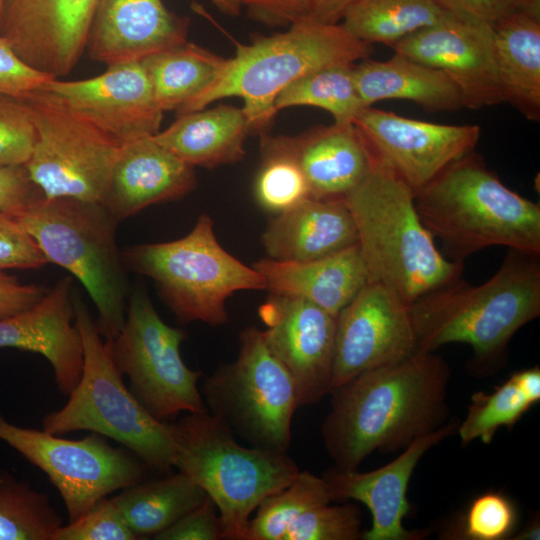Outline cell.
<instances>
[{
    "mask_svg": "<svg viewBox=\"0 0 540 540\" xmlns=\"http://www.w3.org/2000/svg\"><path fill=\"white\" fill-rule=\"evenodd\" d=\"M450 378L440 355L418 351L334 388L321 425L333 467L355 470L372 453L403 450L448 423Z\"/></svg>",
    "mask_w": 540,
    "mask_h": 540,
    "instance_id": "obj_1",
    "label": "cell"
},
{
    "mask_svg": "<svg viewBox=\"0 0 540 540\" xmlns=\"http://www.w3.org/2000/svg\"><path fill=\"white\" fill-rule=\"evenodd\" d=\"M539 256L509 248L484 283L460 278L411 304L419 351L463 343L479 364L497 360L514 334L540 315Z\"/></svg>",
    "mask_w": 540,
    "mask_h": 540,
    "instance_id": "obj_2",
    "label": "cell"
},
{
    "mask_svg": "<svg viewBox=\"0 0 540 540\" xmlns=\"http://www.w3.org/2000/svg\"><path fill=\"white\" fill-rule=\"evenodd\" d=\"M415 207L452 261L491 246L540 255L539 205L503 184L474 151L416 193Z\"/></svg>",
    "mask_w": 540,
    "mask_h": 540,
    "instance_id": "obj_3",
    "label": "cell"
},
{
    "mask_svg": "<svg viewBox=\"0 0 540 540\" xmlns=\"http://www.w3.org/2000/svg\"><path fill=\"white\" fill-rule=\"evenodd\" d=\"M358 234L369 283H379L410 306L461 278L464 264L446 258L422 223L414 192L375 163L344 199Z\"/></svg>",
    "mask_w": 540,
    "mask_h": 540,
    "instance_id": "obj_4",
    "label": "cell"
},
{
    "mask_svg": "<svg viewBox=\"0 0 540 540\" xmlns=\"http://www.w3.org/2000/svg\"><path fill=\"white\" fill-rule=\"evenodd\" d=\"M6 212L48 262L82 283L96 306L98 331L105 339L115 338L124 324L130 293L117 244L119 222L101 202L43 194Z\"/></svg>",
    "mask_w": 540,
    "mask_h": 540,
    "instance_id": "obj_5",
    "label": "cell"
},
{
    "mask_svg": "<svg viewBox=\"0 0 540 540\" xmlns=\"http://www.w3.org/2000/svg\"><path fill=\"white\" fill-rule=\"evenodd\" d=\"M74 323L83 349L82 374L68 401L43 418L44 431L63 435L89 431L120 443L148 468H174L176 442L172 423L154 418L124 384L105 339L79 291L73 287Z\"/></svg>",
    "mask_w": 540,
    "mask_h": 540,
    "instance_id": "obj_6",
    "label": "cell"
},
{
    "mask_svg": "<svg viewBox=\"0 0 540 540\" xmlns=\"http://www.w3.org/2000/svg\"><path fill=\"white\" fill-rule=\"evenodd\" d=\"M371 50L370 44L352 36L342 24H323L306 18L284 32L255 35L249 44L238 43L222 76L177 114L237 96L243 100L250 133L262 135L277 114V96L289 84L325 67L354 64L367 58Z\"/></svg>",
    "mask_w": 540,
    "mask_h": 540,
    "instance_id": "obj_7",
    "label": "cell"
},
{
    "mask_svg": "<svg viewBox=\"0 0 540 540\" xmlns=\"http://www.w3.org/2000/svg\"><path fill=\"white\" fill-rule=\"evenodd\" d=\"M174 467L198 484L217 507L223 539L245 540L250 515L300 472L287 453L240 445L211 413L172 422Z\"/></svg>",
    "mask_w": 540,
    "mask_h": 540,
    "instance_id": "obj_8",
    "label": "cell"
},
{
    "mask_svg": "<svg viewBox=\"0 0 540 540\" xmlns=\"http://www.w3.org/2000/svg\"><path fill=\"white\" fill-rule=\"evenodd\" d=\"M127 270L153 280L163 302L182 323L228 321L226 300L242 290H264L266 282L218 242L207 214L179 239L121 249Z\"/></svg>",
    "mask_w": 540,
    "mask_h": 540,
    "instance_id": "obj_9",
    "label": "cell"
},
{
    "mask_svg": "<svg viewBox=\"0 0 540 540\" xmlns=\"http://www.w3.org/2000/svg\"><path fill=\"white\" fill-rule=\"evenodd\" d=\"M237 358L205 378L207 410L253 447L287 453L299 404L297 385L267 346L262 330L239 335Z\"/></svg>",
    "mask_w": 540,
    "mask_h": 540,
    "instance_id": "obj_10",
    "label": "cell"
},
{
    "mask_svg": "<svg viewBox=\"0 0 540 540\" xmlns=\"http://www.w3.org/2000/svg\"><path fill=\"white\" fill-rule=\"evenodd\" d=\"M22 98L36 127L32 182L46 197L101 202L122 144L43 87Z\"/></svg>",
    "mask_w": 540,
    "mask_h": 540,
    "instance_id": "obj_11",
    "label": "cell"
},
{
    "mask_svg": "<svg viewBox=\"0 0 540 540\" xmlns=\"http://www.w3.org/2000/svg\"><path fill=\"white\" fill-rule=\"evenodd\" d=\"M183 329L163 321L149 295L137 287L129 293L124 324L111 339L113 361L129 389L157 420L180 413H203L207 407L198 388L201 372L183 361Z\"/></svg>",
    "mask_w": 540,
    "mask_h": 540,
    "instance_id": "obj_12",
    "label": "cell"
},
{
    "mask_svg": "<svg viewBox=\"0 0 540 540\" xmlns=\"http://www.w3.org/2000/svg\"><path fill=\"white\" fill-rule=\"evenodd\" d=\"M0 440L47 475L63 499L69 522L113 492L144 480L148 469L132 452L112 446L97 433L66 439L17 426L1 413Z\"/></svg>",
    "mask_w": 540,
    "mask_h": 540,
    "instance_id": "obj_13",
    "label": "cell"
},
{
    "mask_svg": "<svg viewBox=\"0 0 540 540\" xmlns=\"http://www.w3.org/2000/svg\"><path fill=\"white\" fill-rule=\"evenodd\" d=\"M353 124L367 143L375 163L418 193L448 165L474 151L478 125H450L363 108Z\"/></svg>",
    "mask_w": 540,
    "mask_h": 540,
    "instance_id": "obj_14",
    "label": "cell"
},
{
    "mask_svg": "<svg viewBox=\"0 0 540 540\" xmlns=\"http://www.w3.org/2000/svg\"><path fill=\"white\" fill-rule=\"evenodd\" d=\"M418 351L410 306L381 284L368 283L336 316L332 390Z\"/></svg>",
    "mask_w": 540,
    "mask_h": 540,
    "instance_id": "obj_15",
    "label": "cell"
},
{
    "mask_svg": "<svg viewBox=\"0 0 540 540\" xmlns=\"http://www.w3.org/2000/svg\"><path fill=\"white\" fill-rule=\"evenodd\" d=\"M267 346L293 377L300 407L332 391L336 316L312 302L273 294L259 308Z\"/></svg>",
    "mask_w": 540,
    "mask_h": 540,
    "instance_id": "obj_16",
    "label": "cell"
},
{
    "mask_svg": "<svg viewBox=\"0 0 540 540\" xmlns=\"http://www.w3.org/2000/svg\"><path fill=\"white\" fill-rule=\"evenodd\" d=\"M391 48L444 72L458 87L464 108L478 110L503 102L490 26L446 14Z\"/></svg>",
    "mask_w": 540,
    "mask_h": 540,
    "instance_id": "obj_17",
    "label": "cell"
},
{
    "mask_svg": "<svg viewBox=\"0 0 540 540\" xmlns=\"http://www.w3.org/2000/svg\"><path fill=\"white\" fill-rule=\"evenodd\" d=\"M97 0H4L0 34L31 68L58 79L86 51Z\"/></svg>",
    "mask_w": 540,
    "mask_h": 540,
    "instance_id": "obj_18",
    "label": "cell"
},
{
    "mask_svg": "<svg viewBox=\"0 0 540 540\" xmlns=\"http://www.w3.org/2000/svg\"><path fill=\"white\" fill-rule=\"evenodd\" d=\"M124 145L159 132L163 111L158 107L141 61L108 67L95 77L44 86Z\"/></svg>",
    "mask_w": 540,
    "mask_h": 540,
    "instance_id": "obj_19",
    "label": "cell"
},
{
    "mask_svg": "<svg viewBox=\"0 0 540 540\" xmlns=\"http://www.w3.org/2000/svg\"><path fill=\"white\" fill-rule=\"evenodd\" d=\"M458 424V421L451 419L436 431L415 439L401 450L399 456L373 471L332 467L324 473L332 502L356 501L368 508L372 521L362 539L420 540L427 536L424 530L410 531L403 525V519L410 511L408 485L423 455L456 434Z\"/></svg>",
    "mask_w": 540,
    "mask_h": 540,
    "instance_id": "obj_20",
    "label": "cell"
},
{
    "mask_svg": "<svg viewBox=\"0 0 540 540\" xmlns=\"http://www.w3.org/2000/svg\"><path fill=\"white\" fill-rule=\"evenodd\" d=\"M261 136V155L291 159L301 170L310 198L343 200L375 166L353 123L317 126L295 136Z\"/></svg>",
    "mask_w": 540,
    "mask_h": 540,
    "instance_id": "obj_21",
    "label": "cell"
},
{
    "mask_svg": "<svg viewBox=\"0 0 540 540\" xmlns=\"http://www.w3.org/2000/svg\"><path fill=\"white\" fill-rule=\"evenodd\" d=\"M189 24L162 0H97L86 51L107 67L141 61L186 42Z\"/></svg>",
    "mask_w": 540,
    "mask_h": 540,
    "instance_id": "obj_22",
    "label": "cell"
},
{
    "mask_svg": "<svg viewBox=\"0 0 540 540\" xmlns=\"http://www.w3.org/2000/svg\"><path fill=\"white\" fill-rule=\"evenodd\" d=\"M73 279H60L33 307L0 319V348L38 353L50 363L58 390L68 396L83 367V349L74 323Z\"/></svg>",
    "mask_w": 540,
    "mask_h": 540,
    "instance_id": "obj_23",
    "label": "cell"
},
{
    "mask_svg": "<svg viewBox=\"0 0 540 540\" xmlns=\"http://www.w3.org/2000/svg\"><path fill=\"white\" fill-rule=\"evenodd\" d=\"M196 185L194 167L148 136L122 145L101 203L120 223L151 205L181 199Z\"/></svg>",
    "mask_w": 540,
    "mask_h": 540,
    "instance_id": "obj_24",
    "label": "cell"
},
{
    "mask_svg": "<svg viewBox=\"0 0 540 540\" xmlns=\"http://www.w3.org/2000/svg\"><path fill=\"white\" fill-rule=\"evenodd\" d=\"M261 240L267 258L306 262L357 245L358 234L343 200L308 197L278 213L269 222Z\"/></svg>",
    "mask_w": 540,
    "mask_h": 540,
    "instance_id": "obj_25",
    "label": "cell"
},
{
    "mask_svg": "<svg viewBox=\"0 0 540 540\" xmlns=\"http://www.w3.org/2000/svg\"><path fill=\"white\" fill-rule=\"evenodd\" d=\"M252 267L269 293L306 299L334 316L369 283L358 245L306 262L264 258Z\"/></svg>",
    "mask_w": 540,
    "mask_h": 540,
    "instance_id": "obj_26",
    "label": "cell"
},
{
    "mask_svg": "<svg viewBox=\"0 0 540 540\" xmlns=\"http://www.w3.org/2000/svg\"><path fill=\"white\" fill-rule=\"evenodd\" d=\"M352 71L366 107L398 99L412 101L428 112L464 108L458 87L444 72L396 53L384 61L365 58Z\"/></svg>",
    "mask_w": 540,
    "mask_h": 540,
    "instance_id": "obj_27",
    "label": "cell"
},
{
    "mask_svg": "<svg viewBox=\"0 0 540 540\" xmlns=\"http://www.w3.org/2000/svg\"><path fill=\"white\" fill-rule=\"evenodd\" d=\"M249 133L243 109L221 104L178 115L154 138L186 164L213 168L242 160Z\"/></svg>",
    "mask_w": 540,
    "mask_h": 540,
    "instance_id": "obj_28",
    "label": "cell"
},
{
    "mask_svg": "<svg viewBox=\"0 0 540 540\" xmlns=\"http://www.w3.org/2000/svg\"><path fill=\"white\" fill-rule=\"evenodd\" d=\"M503 102L540 119V18L515 10L492 27Z\"/></svg>",
    "mask_w": 540,
    "mask_h": 540,
    "instance_id": "obj_29",
    "label": "cell"
},
{
    "mask_svg": "<svg viewBox=\"0 0 540 540\" xmlns=\"http://www.w3.org/2000/svg\"><path fill=\"white\" fill-rule=\"evenodd\" d=\"M224 58L192 42L154 53L141 63L163 111H179L211 87L225 71Z\"/></svg>",
    "mask_w": 540,
    "mask_h": 540,
    "instance_id": "obj_30",
    "label": "cell"
},
{
    "mask_svg": "<svg viewBox=\"0 0 540 540\" xmlns=\"http://www.w3.org/2000/svg\"><path fill=\"white\" fill-rule=\"evenodd\" d=\"M205 491L178 471L142 480L112 497L130 529L141 539L156 536L206 499Z\"/></svg>",
    "mask_w": 540,
    "mask_h": 540,
    "instance_id": "obj_31",
    "label": "cell"
},
{
    "mask_svg": "<svg viewBox=\"0 0 540 540\" xmlns=\"http://www.w3.org/2000/svg\"><path fill=\"white\" fill-rule=\"evenodd\" d=\"M446 14L435 0H357L341 24L358 40L392 47Z\"/></svg>",
    "mask_w": 540,
    "mask_h": 540,
    "instance_id": "obj_32",
    "label": "cell"
},
{
    "mask_svg": "<svg viewBox=\"0 0 540 540\" xmlns=\"http://www.w3.org/2000/svg\"><path fill=\"white\" fill-rule=\"evenodd\" d=\"M354 64L332 65L295 80L277 96L276 112L293 106H313L328 111L335 123H353L366 107L355 86Z\"/></svg>",
    "mask_w": 540,
    "mask_h": 540,
    "instance_id": "obj_33",
    "label": "cell"
},
{
    "mask_svg": "<svg viewBox=\"0 0 540 540\" xmlns=\"http://www.w3.org/2000/svg\"><path fill=\"white\" fill-rule=\"evenodd\" d=\"M62 525L47 494L0 469V540H53Z\"/></svg>",
    "mask_w": 540,
    "mask_h": 540,
    "instance_id": "obj_34",
    "label": "cell"
},
{
    "mask_svg": "<svg viewBox=\"0 0 540 540\" xmlns=\"http://www.w3.org/2000/svg\"><path fill=\"white\" fill-rule=\"evenodd\" d=\"M326 480L300 471L282 490L267 496L249 521L245 540H283L288 528L306 511L331 503Z\"/></svg>",
    "mask_w": 540,
    "mask_h": 540,
    "instance_id": "obj_35",
    "label": "cell"
},
{
    "mask_svg": "<svg viewBox=\"0 0 540 540\" xmlns=\"http://www.w3.org/2000/svg\"><path fill=\"white\" fill-rule=\"evenodd\" d=\"M533 405L510 376L491 392L472 394L467 415L458 424L457 433L463 444L475 440L489 444L500 428L511 429Z\"/></svg>",
    "mask_w": 540,
    "mask_h": 540,
    "instance_id": "obj_36",
    "label": "cell"
},
{
    "mask_svg": "<svg viewBox=\"0 0 540 540\" xmlns=\"http://www.w3.org/2000/svg\"><path fill=\"white\" fill-rule=\"evenodd\" d=\"M518 520V509L510 497L488 491L475 497L442 535L446 539L462 540L510 539Z\"/></svg>",
    "mask_w": 540,
    "mask_h": 540,
    "instance_id": "obj_37",
    "label": "cell"
},
{
    "mask_svg": "<svg viewBox=\"0 0 540 540\" xmlns=\"http://www.w3.org/2000/svg\"><path fill=\"white\" fill-rule=\"evenodd\" d=\"M261 160L255 181V197L262 208L278 214L309 197L306 180L291 159L264 154Z\"/></svg>",
    "mask_w": 540,
    "mask_h": 540,
    "instance_id": "obj_38",
    "label": "cell"
},
{
    "mask_svg": "<svg viewBox=\"0 0 540 540\" xmlns=\"http://www.w3.org/2000/svg\"><path fill=\"white\" fill-rule=\"evenodd\" d=\"M362 522V512L355 503H326L303 513L288 528L283 540L362 539Z\"/></svg>",
    "mask_w": 540,
    "mask_h": 540,
    "instance_id": "obj_39",
    "label": "cell"
},
{
    "mask_svg": "<svg viewBox=\"0 0 540 540\" xmlns=\"http://www.w3.org/2000/svg\"><path fill=\"white\" fill-rule=\"evenodd\" d=\"M35 142L36 127L27 102L0 93V167L24 166Z\"/></svg>",
    "mask_w": 540,
    "mask_h": 540,
    "instance_id": "obj_40",
    "label": "cell"
},
{
    "mask_svg": "<svg viewBox=\"0 0 540 540\" xmlns=\"http://www.w3.org/2000/svg\"><path fill=\"white\" fill-rule=\"evenodd\" d=\"M113 498H103L78 519L59 527L53 540H136Z\"/></svg>",
    "mask_w": 540,
    "mask_h": 540,
    "instance_id": "obj_41",
    "label": "cell"
},
{
    "mask_svg": "<svg viewBox=\"0 0 540 540\" xmlns=\"http://www.w3.org/2000/svg\"><path fill=\"white\" fill-rule=\"evenodd\" d=\"M47 263L34 239L6 211L0 210V272L40 269Z\"/></svg>",
    "mask_w": 540,
    "mask_h": 540,
    "instance_id": "obj_42",
    "label": "cell"
},
{
    "mask_svg": "<svg viewBox=\"0 0 540 540\" xmlns=\"http://www.w3.org/2000/svg\"><path fill=\"white\" fill-rule=\"evenodd\" d=\"M54 79L27 65L0 34V93L24 97Z\"/></svg>",
    "mask_w": 540,
    "mask_h": 540,
    "instance_id": "obj_43",
    "label": "cell"
},
{
    "mask_svg": "<svg viewBox=\"0 0 540 540\" xmlns=\"http://www.w3.org/2000/svg\"><path fill=\"white\" fill-rule=\"evenodd\" d=\"M157 540H218L223 539L217 507L207 499L185 514L170 527L153 537Z\"/></svg>",
    "mask_w": 540,
    "mask_h": 540,
    "instance_id": "obj_44",
    "label": "cell"
},
{
    "mask_svg": "<svg viewBox=\"0 0 540 540\" xmlns=\"http://www.w3.org/2000/svg\"><path fill=\"white\" fill-rule=\"evenodd\" d=\"M311 0H242L250 19L269 27H289L309 18Z\"/></svg>",
    "mask_w": 540,
    "mask_h": 540,
    "instance_id": "obj_45",
    "label": "cell"
},
{
    "mask_svg": "<svg viewBox=\"0 0 540 540\" xmlns=\"http://www.w3.org/2000/svg\"><path fill=\"white\" fill-rule=\"evenodd\" d=\"M438 6L454 17L484 24L491 28L516 10V0H435Z\"/></svg>",
    "mask_w": 540,
    "mask_h": 540,
    "instance_id": "obj_46",
    "label": "cell"
},
{
    "mask_svg": "<svg viewBox=\"0 0 540 540\" xmlns=\"http://www.w3.org/2000/svg\"><path fill=\"white\" fill-rule=\"evenodd\" d=\"M48 290L44 285L23 284L17 277L0 272V319L33 307Z\"/></svg>",
    "mask_w": 540,
    "mask_h": 540,
    "instance_id": "obj_47",
    "label": "cell"
},
{
    "mask_svg": "<svg viewBox=\"0 0 540 540\" xmlns=\"http://www.w3.org/2000/svg\"><path fill=\"white\" fill-rule=\"evenodd\" d=\"M41 194L25 166L0 167V210H13Z\"/></svg>",
    "mask_w": 540,
    "mask_h": 540,
    "instance_id": "obj_48",
    "label": "cell"
},
{
    "mask_svg": "<svg viewBox=\"0 0 540 540\" xmlns=\"http://www.w3.org/2000/svg\"><path fill=\"white\" fill-rule=\"evenodd\" d=\"M357 0H311L309 18L323 24H339Z\"/></svg>",
    "mask_w": 540,
    "mask_h": 540,
    "instance_id": "obj_49",
    "label": "cell"
},
{
    "mask_svg": "<svg viewBox=\"0 0 540 540\" xmlns=\"http://www.w3.org/2000/svg\"><path fill=\"white\" fill-rule=\"evenodd\" d=\"M510 376L533 404L540 401V369L538 366L519 370Z\"/></svg>",
    "mask_w": 540,
    "mask_h": 540,
    "instance_id": "obj_50",
    "label": "cell"
},
{
    "mask_svg": "<svg viewBox=\"0 0 540 540\" xmlns=\"http://www.w3.org/2000/svg\"><path fill=\"white\" fill-rule=\"evenodd\" d=\"M512 540H539L540 539V521L535 516L527 523L520 532L511 536Z\"/></svg>",
    "mask_w": 540,
    "mask_h": 540,
    "instance_id": "obj_51",
    "label": "cell"
},
{
    "mask_svg": "<svg viewBox=\"0 0 540 540\" xmlns=\"http://www.w3.org/2000/svg\"><path fill=\"white\" fill-rule=\"evenodd\" d=\"M220 12L229 16H237L242 10V0H210Z\"/></svg>",
    "mask_w": 540,
    "mask_h": 540,
    "instance_id": "obj_52",
    "label": "cell"
},
{
    "mask_svg": "<svg viewBox=\"0 0 540 540\" xmlns=\"http://www.w3.org/2000/svg\"><path fill=\"white\" fill-rule=\"evenodd\" d=\"M3 3H4V0H0V20H1V14H2Z\"/></svg>",
    "mask_w": 540,
    "mask_h": 540,
    "instance_id": "obj_53",
    "label": "cell"
}]
</instances>
